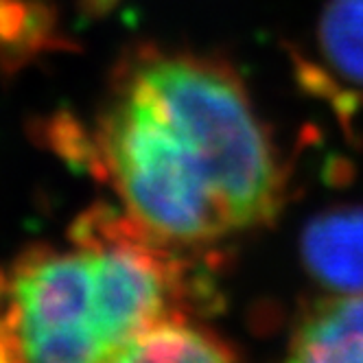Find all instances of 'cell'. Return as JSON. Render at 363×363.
I'll list each match as a JSON object with an SVG mask.
<instances>
[{
    "instance_id": "2",
    "label": "cell",
    "mask_w": 363,
    "mask_h": 363,
    "mask_svg": "<svg viewBox=\"0 0 363 363\" xmlns=\"http://www.w3.org/2000/svg\"><path fill=\"white\" fill-rule=\"evenodd\" d=\"M103 155L129 215L153 237L201 243L232 232L203 171L134 74L103 123Z\"/></svg>"
},
{
    "instance_id": "6",
    "label": "cell",
    "mask_w": 363,
    "mask_h": 363,
    "mask_svg": "<svg viewBox=\"0 0 363 363\" xmlns=\"http://www.w3.org/2000/svg\"><path fill=\"white\" fill-rule=\"evenodd\" d=\"M237 354L215 333L173 315L149 326L118 361H230Z\"/></svg>"
},
{
    "instance_id": "5",
    "label": "cell",
    "mask_w": 363,
    "mask_h": 363,
    "mask_svg": "<svg viewBox=\"0 0 363 363\" xmlns=\"http://www.w3.org/2000/svg\"><path fill=\"white\" fill-rule=\"evenodd\" d=\"M289 354L298 361H363V291L311 302L296 320Z\"/></svg>"
},
{
    "instance_id": "7",
    "label": "cell",
    "mask_w": 363,
    "mask_h": 363,
    "mask_svg": "<svg viewBox=\"0 0 363 363\" xmlns=\"http://www.w3.org/2000/svg\"><path fill=\"white\" fill-rule=\"evenodd\" d=\"M320 44L344 79L363 86V0H330L320 20Z\"/></svg>"
},
{
    "instance_id": "4",
    "label": "cell",
    "mask_w": 363,
    "mask_h": 363,
    "mask_svg": "<svg viewBox=\"0 0 363 363\" xmlns=\"http://www.w3.org/2000/svg\"><path fill=\"white\" fill-rule=\"evenodd\" d=\"M302 261L333 294L363 291V208L342 206L308 221L300 241Z\"/></svg>"
},
{
    "instance_id": "3",
    "label": "cell",
    "mask_w": 363,
    "mask_h": 363,
    "mask_svg": "<svg viewBox=\"0 0 363 363\" xmlns=\"http://www.w3.org/2000/svg\"><path fill=\"white\" fill-rule=\"evenodd\" d=\"M0 330L13 359L112 361L99 254L77 235L70 250H33L5 276Z\"/></svg>"
},
{
    "instance_id": "1",
    "label": "cell",
    "mask_w": 363,
    "mask_h": 363,
    "mask_svg": "<svg viewBox=\"0 0 363 363\" xmlns=\"http://www.w3.org/2000/svg\"><path fill=\"white\" fill-rule=\"evenodd\" d=\"M134 77L158 101L203 171L232 232L269 223L282 206L287 179L276 145L237 77L193 55L151 57Z\"/></svg>"
}]
</instances>
